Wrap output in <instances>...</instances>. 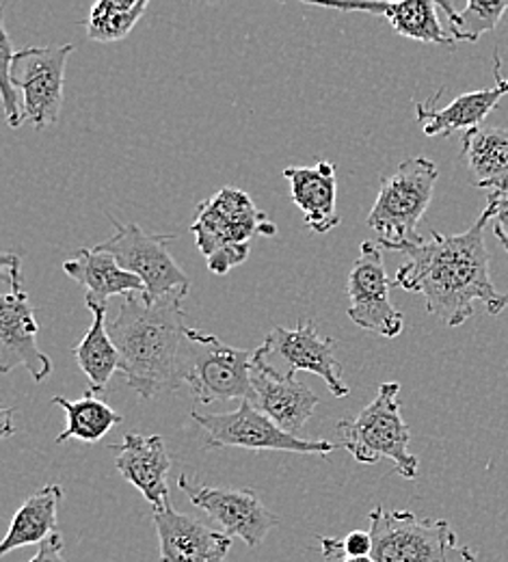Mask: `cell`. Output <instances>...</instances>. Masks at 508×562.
Instances as JSON below:
<instances>
[{
	"mask_svg": "<svg viewBox=\"0 0 508 562\" xmlns=\"http://www.w3.org/2000/svg\"><path fill=\"white\" fill-rule=\"evenodd\" d=\"M147 11V0H102L89 11L82 22L87 37L100 44L122 42L137 26Z\"/></svg>",
	"mask_w": 508,
	"mask_h": 562,
	"instance_id": "obj_26",
	"label": "cell"
},
{
	"mask_svg": "<svg viewBox=\"0 0 508 562\" xmlns=\"http://www.w3.org/2000/svg\"><path fill=\"white\" fill-rule=\"evenodd\" d=\"M437 9H441L448 15V33L456 42H478L483 33H489L498 26L508 9V0H470L463 11H456L450 2L437 0Z\"/></svg>",
	"mask_w": 508,
	"mask_h": 562,
	"instance_id": "obj_27",
	"label": "cell"
},
{
	"mask_svg": "<svg viewBox=\"0 0 508 562\" xmlns=\"http://www.w3.org/2000/svg\"><path fill=\"white\" fill-rule=\"evenodd\" d=\"M191 232L208 269L225 276L249 258L253 238L275 236L278 225L242 189L223 187L197 206Z\"/></svg>",
	"mask_w": 508,
	"mask_h": 562,
	"instance_id": "obj_4",
	"label": "cell"
},
{
	"mask_svg": "<svg viewBox=\"0 0 508 562\" xmlns=\"http://www.w3.org/2000/svg\"><path fill=\"white\" fill-rule=\"evenodd\" d=\"M345 561L347 559H360V557H372V537L370 532L353 530L345 539Z\"/></svg>",
	"mask_w": 508,
	"mask_h": 562,
	"instance_id": "obj_29",
	"label": "cell"
},
{
	"mask_svg": "<svg viewBox=\"0 0 508 562\" xmlns=\"http://www.w3.org/2000/svg\"><path fill=\"white\" fill-rule=\"evenodd\" d=\"M93 323L74 349V357L89 381V392H104L111 376L122 368V357L109 334L106 307H89Z\"/></svg>",
	"mask_w": 508,
	"mask_h": 562,
	"instance_id": "obj_24",
	"label": "cell"
},
{
	"mask_svg": "<svg viewBox=\"0 0 508 562\" xmlns=\"http://www.w3.org/2000/svg\"><path fill=\"white\" fill-rule=\"evenodd\" d=\"M374 562H476L443 519H422L411 510L376 506L368 515Z\"/></svg>",
	"mask_w": 508,
	"mask_h": 562,
	"instance_id": "obj_6",
	"label": "cell"
},
{
	"mask_svg": "<svg viewBox=\"0 0 508 562\" xmlns=\"http://www.w3.org/2000/svg\"><path fill=\"white\" fill-rule=\"evenodd\" d=\"M72 53V44L22 48L15 53L0 7V93L11 128H20L29 122L42 131L59 122L66 66Z\"/></svg>",
	"mask_w": 508,
	"mask_h": 562,
	"instance_id": "obj_3",
	"label": "cell"
},
{
	"mask_svg": "<svg viewBox=\"0 0 508 562\" xmlns=\"http://www.w3.org/2000/svg\"><path fill=\"white\" fill-rule=\"evenodd\" d=\"M334 345V338H323L312 321L298 323L292 329L273 327L262 347L253 351V366L289 381H294V374L301 370L314 372L336 398H347L351 390L342 379L345 370Z\"/></svg>",
	"mask_w": 508,
	"mask_h": 562,
	"instance_id": "obj_9",
	"label": "cell"
},
{
	"mask_svg": "<svg viewBox=\"0 0 508 562\" xmlns=\"http://www.w3.org/2000/svg\"><path fill=\"white\" fill-rule=\"evenodd\" d=\"M494 78L496 85L478 91L463 93L454 98L448 106L437 109L436 102L443 95V89H439L433 98L427 102H414L416 117L422 124V133L431 139L448 137L456 131H474L481 128L485 117L498 106V102L508 93V78L503 76V59L498 48L494 50Z\"/></svg>",
	"mask_w": 508,
	"mask_h": 562,
	"instance_id": "obj_15",
	"label": "cell"
},
{
	"mask_svg": "<svg viewBox=\"0 0 508 562\" xmlns=\"http://www.w3.org/2000/svg\"><path fill=\"white\" fill-rule=\"evenodd\" d=\"M345 562H374L372 557H360V559H347Z\"/></svg>",
	"mask_w": 508,
	"mask_h": 562,
	"instance_id": "obj_33",
	"label": "cell"
},
{
	"mask_svg": "<svg viewBox=\"0 0 508 562\" xmlns=\"http://www.w3.org/2000/svg\"><path fill=\"white\" fill-rule=\"evenodd\" d=\"M117 450L115 468L117 472L146 497L154 510L169 508V470L171 457L167 452L165 439L160 435H142L131 430L124 435L122 443H113Z\"/></svg>",
	"mask_w": 508,
	"mask_h": 562,
	"instance_id": "obj_16",
	"label": "cell"
},
{
	"mask_svg": "<svg viewBox=\"0 0 508 562\" xmlns=\"http://www.w3.org/2000/svg\"><path fill=\"white\" fill-rule=\"evenodd\" d=\"M338 11H363L385 18L392 29L409 40L454 48L456 40L441 26L437 18V0H403V2H342L318 4Z\"/></svg>",
	"mask_w": 508,
	"mask_h": 562,
	"instance_id": "obj_21",
	"label": "cell"
},
{
	"mask_svg": "<svg viewBox=\"0 0 508 562\" xmlns=\"http://www.w3.org/2000/svg\"><path fill=\"white\" fill-rule=\"evenodd\" d=\"M53 403L66 412L68 426L55 439L57 446L66 443L68 439H78L84 443L100 441L111 428L122 424L124 416L115 412L109 403L100 401L93 392H84L78 401H70L66 396H55Z\"/></svg>",
	"mask_w": 508,
	"mask_h": 562,
	"instance_id": "obj_25",
	"label": "cell"
},
{
	"mask_svg": "<svg viewBox=\"0 0 508 562\" xmlns=\"http://www.w3.org/2000/svg\"><path fill=\"white\" fill-rule=\"evenodd\" d=\"M492 218L494 212L487 206L463 234L431 232L429 238L416 236L403 243L396 251L405 254L407 262L396 271L392 283L422 294L427 312L452 329L474 316L476 301L492 316L503 314L508 307V294L492 281L485 245V225Z\"/></svg>",
	"mask_w": 508,
	"mask_h": 562,
	"instance_id": "obj_1",
	"label": "cell"
},
{
	"mask_svg": "<svg viewBox=\"0 0 508 562\" xmlns=\"http://www.w3.org/2000/svg\"><path fill=\"white\" fill-rule=\"evenodd\" d=\"M206 432V448H242V450H278L294 454L329 457L338 446L327 439H303L280 428L269 416L258 412L249 401L227 414L191 412Z\"/></svg>",
	"mask_w": 508,
	"mask_h": 562,
	"instance_id": "obj_12",
	"label": "cell"
},
{
	"mask_svg": "<svg viewBox=\"0 0 508 562\" xmlns=\"http://www.w3.org/2000/svg\"><path fill=\"white\" fill-rule=\"evenodd\" d=\"M320 550H323V557L327 561H345V543H342V539L323 537L320 539Z\"/></svg>",
	"mask_w": 508,
	"mask_h": 562,
	"instance_id": "obj_31",
	"label": "cell"
},
{
	"mask_svg": "<svg viewBox=\"0 0 508 562\" xmlns=\"http://www.w3.org/2000/svg\"><path fill=\"white\" fill-rule=\"evenodd\" d=\"M61 552H64V539H61V535L55 532L53 537H48V539L39 546L37 554L29 562H66L64 561V557H61Z\"/></svg>",
	"mask_w": 508,
	"mask_h": 562,
	"instance_id": "obj_30",
	"label": "cell"
},
{
	"mask_svg": "<svg viewBox=\"0 0 508 562\" xmlns=\"http://www.w3.org/2000/svg\"><path fill=\"white\" fill-rule=\"evenodd\" d=\"M64 497L59 485H46L39 492L29 495L15 510L9 532L0 546V557L13 550L44 543L57 530V508Z\"/></svg>",
	"mask_w": 508,
	"mask_h": 562,
	"instance_id": "obj_23",
	"label": "cell"
},
{
	"mask_svg": "<svg viewBox=\"0 0 508 562\" xmlns=\"http://www.w3.org/2000/svg\"><path fill=\"white\" fill-rule=\"evenodd\" d=\"M392 281L385 273L381 247L363 240L360 256L353 262L347 278V296H349V318L383 338H398L403 334L405 316L390 299Z\"/></svg>",
	"mask_w": 508,
	"mask_h": 562,
	"instance_id": "obj_13",
	"label": "cell"
},
{
	"mask_svg": "<svg viewBox=\"0 0 508 562\" xmlns=\"http://www.w3.org/2000/svg\"><path fill=\"white\" fill-rule=\"evenodd\" d=\"M292 202L303 212L305 225L316 234H327L340 225L336 165L320 160L314 167H286Z\"/></svg>",
	"mask_w": 508,
	"mask_h": 562,
	"instance_id": "obj_19",
	"label": "cell"
},
{
	"mask_svg": "<svg viewBox=\"0 0 508 562\" xmlns=\"http://www.w3.org/2000/svg\"><path fill=\"white\" fill-rule=\"evenodd\" d=\"M2 420H4V428H2V435H4V437H9V435L13 432V426H11V409H7V412L2 414Z\"/></svg>",
	"mask_w": 508,
	"mask_h": 562,
	"instance_id": "obj_32",
	"label": "cell"
},
{
	"mask_svg": "<svg viewBox=\"0 0 508 562\" xmlns=\"http://www.w3.org/2000/svg\"><path fill=\"white\" fill-rule=\"evenodd\" d=\"M187 296L146 303L142 294L124 296L109 334L122 357L120 372L142 398L176 392L184 385L189 352Z\"/></svg>",
	"mask_w": 508,
	"mask_h": 562,
	"instance_id": "obj_2",
	"label": "cell"
},
{
	"mask_svg": "<svg viewBox=\"0 0 508 562\" xmlns=\"http://www.w3.org/2000/svg\"><path fill=\"white\" fill-rule=\"evenodd\" d=\"M437 178V165L427 156H411L392 176L381 178L376 202L365 223L379 234L383 249L396 251L418 236L416 229L429 211Z\"/></svg>",
	"mask_w": 508,
	"mask_h": 562,
	"instance_id": "obj_7",
	"label": "cell"
},
{
	"mask_svg": "<svg viewBox=\"0 0 508 562\" xmlns=\"http://www.w3.org/2000/svg\"><path fill=\"white\" fill-rule=\"evenodd\" d=\"M39 325L22 280L20 256L0 258V372L22 366L35 383L53 374V361L37 345Z\"/></svg>",
	"mask_w": 508,
	"mask_h": 562,
	"instance_id": "obj_8",
	"label": "cell"
},
{
	"mask_svg": "<svg viewBox=\"0 0 508 562\" xmlns=\"http://www.w3.org/2000/svg\"><path fill=\"white\" fill-rule=\"evenodd\" d=\"M487 206L494 212V234L508 254V193H489Z\"/></svg>",
	"mask_w": 508,
	"mask_h": 562,
	"instance_id": "obj_28",
	"label": "cell"
},
{
	"mask_svg": "<svg viewBox=\"0 0 508 562\" xmlns=\"http://www.w3.org/2000/svg\"><path fill=\"white\" fill-rule=\"evenodd\" d=\"M400 383L387 381L376 390L374 401L353 418L338 422L340 446L347 448L362 465L390 459L398 476L414 481L420 461L409 450L411 428L400 414Z\"/></svg>",
	"mask_w": 508,
	"mask_h": 562,
	"instance_id": "obj_5",
	"label": "cell"
},
{
	"mask_svg": "<svg viewBox=\"0 0 508 562\" xmlns=\"http://www.w3.org/2000/svg\"><path fill=\"white\" fill-rule=\"evenodd\" d=\"M461 143L474 184L489 193H508V131L474 128L463 133Z\"/></svg>",
	"mask_w": 508,
	"mask_h": 562,
	"instance_id": "obj_22",
	"label": "cell"
},
{
	"mask_svg": "<svg viewBox=\"0 0 508 562\" xmlns=\"http://www.w3.org/2000/svg\"><path fill=\"white\" fill-rule=\"evenodd\" d=\"M64 271L84 290L87 307H106L109 299L113 296L146 292L144 281L124 271L111 254L95 247L78 249L74 258L64 262Z\"/></svg>",
	"mask_w": 508,
	"mask_h": 562,
	"instance_id": "obj_18",
	"label": "cell"
},
{
	"mask_svg": "<svg viewBox=\"0 0 508 562\" xmlns=\"http://www.w3.org/2000/svg\"><path fill=\"white\" fill-rule=\"evenodd\" d=\"M115 234L95 249L111 254L117 265L144 281L146 303L169 296H187L191 280L169 254V243L176 234H149L137 223H120L113 218Z\"/></svg>",
	"mask_w": 508,
	"mask_h": 562,
	"instance_id": "obj_10",
	"label": "cell"
},
{
	"mask_svg": "<svg viewBox=\"0 0 508 562\" xmlns=\"http://www.w3.org/2000/svg\"><path fill=\"white\" fill-rule=\"evenodd\" d=\"M253 351L234 349L221 342L217 336L189 329V352L184 368V383L193 396L204 403L253 401L251 387Z\"/></svg>",
	"mask_w": 508,
	"mask_h": 562,
	"instance_id": "obj_11",
	"label": "cell"
},
{
	"mask_svg": "<svg viewBox=\"0 0 508 562\" xmlns=\"http://www.w3.org/2000/svg\"><path fill=\"white\" fill-rule=\"evenodd\" d=\"M178 487L187 497L213 517L227 537H238L247 548H260L267 535L280 524V517L271 513L253 490H218L208 487L189 474L178 479Z\"/></svg>",
	"mask_w": 508,
	"mask_h": 562,
	"instance_id": "obj_14",
	"label": "cell"
},
{
	"mask_svg": "<svg viewBox=\"0 0 508 562\" xmlns=\"http://www.w3.org/2000/svg\"><path fill=\"white\" fill-rule=\"evenodd\" d=\"M251 405L291 435H298L303 430L320 401L316 392H312L296 379H280L256 366L251 372Z\"/></svg>",
	"mask_w": 508,
	"mask_h": 562,
	"instance_id": "obj_20",
	"label": "cell"
},
{
	"mask_svg": "<svg viewBox=\"0 0 508 562\" xmlns=\"http://www.w3.org/2000/svg\"><path fill=\"white\" fill-rule=\"evenodd\" d=\"M160 562H225L232 537L176 508L154 510Z\"/></svg>",
	"mask_w": 508,
	"mask_h": 562,
	"instance_id": "obj_17",
	"label": "cell"
}]
</instances>
